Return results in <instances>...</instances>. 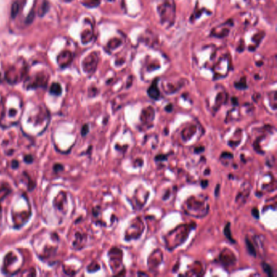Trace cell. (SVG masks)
Segmentation results:
<instances>
[{
	"instance_id": "4",
	"label": "cell",
	"mask_w": 277,
	"mask_h": 277,
	"mask_svg": "<svg viewBox=\"0 0 277 277\" xmlns=\"http://www.w3.org/2000/svg\"><path fill=\"white\" fill-rule=\"evenodd\" d=\"M224 236L227 237V239L233 243H236V241L233 239V237L231 234V230H230V223H227V225L225 226L224 229Z\"/></svg>"
},
{
	"instance_id": "13",
	"label": "cell",
	"mask_w": 277,
	"mask_h": 277,
	"mask_svg": "<svg viewBox=\"0 0 277 277\" xmlns=\"http://www.w3.org/2000/svg\"><path fill=\"white\" fill-rule=\"evenodd\" d=\"M221 157H228L229 159H233V155L231 154V153H228V152H224Z\"/></svg>"
},
{
	"instance_id": "16",
	"label": "cell",
	"mask_w": 277,
	"mask_h": 277,
	"mask_svg": "<svg viewBox=\"0 0 277 277\" xmlns=\"http://www.w3.org/2000/svg\"><path fill=\"white\" fill-rule=\"evenodd\" d=\"M218 190H219V185H217L216 188H215V196L216 197H218Z\"/></svg>"
},
{
	"instance_id": "7",
	"label": "cell",
	"mask_w": 277,
	"mask_h": 277,
	"mask_svg": "<svg viewBox=\"0 0 277 277\" xmlns=\"http://www.w3.org/2000/svg\"><path fill=\"white\" fill-rule=\"evenodd\" d=\"M51 93L59 95L61 93V87L58 83H54L51 87Z\"/></svg>"
},
{
	"instance_id": "2",
	"label": "cell",
	"mask_w": 277,
	"mask_h": 277,
	"mask_svg": "<svg viewBox=\"0 0 277 277\" xmlns=\"http://www.w3.org/2000/svg\"><path fill=\"white\" fill-rule=\"evenodd\" d=\"M72 60V54L69 51H64L58 57V62L61 67L68 65Z\"/></svg>"
},
{
	"instance_id": "10",
	"label": "cell",
	"mask_w": 277,
	"mask_h": 277,
	"mask_svg": "<svg viewBox=\"0 0 277 277\" xmlns=\"http://www.w3.org/2000/svg\"><path fill=\"white\" fill-rule=\"evenodd\" d=\"M33 18H34V12L32 11L29 14H28V17L26 18V23H28V24L31 23L33 21Z\"/></svg>"
},
{
	"instance_id": "11",
	"label": "cell",
	"mask_w": 277,
	"mask_h": 277,
	"mask_svg": "<svg viewBox=\"0 0 277 277\" xmlns=\"http://www.w3.org/2000/svg\"><path fill=\"white\" fill-rule=\"evenodd\" d=\"M251 213H252L253 216H254L255 219H259V211H258L257 208H253Z\"/></svg>"
},
{
	"instance_id": "14",
	"label": "cell",
	"mask_w": 277,
	"mask_h": 277,
	"mask_svg": "<svg viewBox=\"0 0 277 277\" xmlns=\"http://www.w3.org/2000/svg\"><path fill=\"white\" fill-rule=\"evenodd\" d=\"M208 185V180H204L202 181V188H206Z\"/></svg>"
},
{
	"instance_id": "8",
	"label": "cell",
	"mask_w": 277,
	"mask_h": 277,
	"mask_svg": "<svg viewBox=\"0 0 277 277\" xmlns=\"http://www.w3.org/2000/svg\"><path fill=\"white\" fill-rule=\"evenodd\" d=\"M48 8H49V4H48V2L46 1H44L42 5V7H40L39 9V15L40 16H44L46 12L48 11Z\"/></svg>"
},
{
	"instance_id": "17",
	"label": "cell",
	"mask_w": 277,
	"mask_h": 277,
	"mask_svg": "<svg viewBox=\"0 0 277 277\" xmlns=\"http://www.w3.org/2000/svg\"><path fill=\"white\" fill-rule=\"evenodd\" d=\"M203 150H204V148L202 147V148L201 150H200L199 148H198V149H195V150H194V151H195L196 153H197L198 151H199V152H202V151H203Z\"/></svg>"
},
{
	"instance_id": "1",
	"label": "cell",
	"mask_w": 277,
	"mask_h": 277,
	"mask_svg": "<svg viewBox=\"0 0 277 277\" xmlns=\"http://www.w3.org/2000/svg\"><path fill=\"white\" fill-rule=\"evenodd\" d=\"M98 55L97 54L93 53L85 59L83 62V68L86 72H91L95 68L98 63Z\"/></svg>"
},
{
	"instance_id": "12",
	"label": "cell",
	"mask_w": 277,
	"mask_h": 277,
	"mask_svg": "<svg viewBox=\"0 0 277 277\" xmlns=\"http://www.w3.org/2000/svg\"><path fill=\"white\" fill-rule=\"evenodd\" d=\"M167 159V156H166V155H158L155 157L156 161H164Z\"/></svg>"
},
{
	"instance_id": "9",
	"label": "cell",
	"mask_w": 277,
	"mask_h": 277,
	"mask_svg": "<svg viewBox=\"0 0 277 277\" xmlns=\"http://www.w3.org/2000/svg\"><path fill=\"white\" fill-rule=\"evenodd\" d=\"M19 12V3L17 2H15L12 6V9H11V14H12V17L15 18Z\"/></svg>"
},
{
	"instance_id": "18",
	"label": "cell",
	"mask_w": 277,
	"mask_h": 277,
	"mask_svg": "<svg viewBox=\"0 0 277 277\" xmlns=\"http://www.w3.org/2000/svg\"><path fill=\"white\" fill-rule=\"evenodd\" d=\"M67 1H68V0H67Z\"/></svg>"
},
{
	"instance_id": "6",
	"label": "cell",
	"mask_w": 277,
	"mask_h": 277,
	"mask_svg": "<svg viewBox=\"0 0 277 277\" xmlns=\"http://www.w3.org/2000/svg\"><path fill=\"white\" fill-rule=\"evenodd\" d=\"M262 267L263 269V271H265L267 274V275H268L269 277H273V275H274L273 269H272V267L269 264H267L266 263H262Z\"/></svg>"
},
{
	"instance_id": "3",
	"label": "cell",
	"mask_w": 277,
	"mask_h": 277,
	"mask_svg": "<svg viewBox=\"0 0 277 277\" xmlns=\"http://www.w3.org/2000/svg\"><path fill=\"white\" fill-rule=\"evenodd\" d=\"M156 82L157 81H155V83H153L152 85L150 87L149 90H148V93H149V96L153 98V99H159V97H160V93L157 88V85H156Z\"/></svg>"
},
{
	"instance_id": "5",
	"label": "cell",
	"mask_w": 277,
	"mask_h": 277,
	"mask_svg": "<svg viewBox=\"0 0 277 277\" xmlns=\"http://www.w3.org/2000/svg\"><path fill=\"white\" fill-rule=\"evenodd\" d=\"M245 244H246V248H247V250H248V252H249V254L253 255L254 257H256L257 254H256L255 248L248 238H245Z\"/></svg>"
},
{
	"instance_id": "15",
	"label": "cell",
	"mask_w": 277,
	"mask_h": 277,
	"mask_svg": "<svg viewBox=\"0 0 277 277\" xmlns=\"http://www.w3.org/2000/svg\"><path fill=\"white\" fill-rule=\"evenodd\" d=\"M165 110H166V111H167L168 112H171V111H172V106H171V105L170 104L168 107H166Z\"/></svg>"
}]
</instances>
